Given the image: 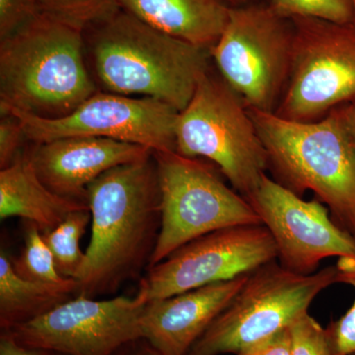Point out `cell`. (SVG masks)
<instances>
[{
    "instance_id": "obj_23",
    "label": "cell",
    "mask_w": 355,
    "mask_h": 355,
    "mask_svg": "<svg viewBox=\"0 0 355 355\" xmlns=\"http://www.w3.org/2000/svg\"><path fill=\"white\" fill-rule=\"evenodd\" d=\"M291 355H334L328 330L309 313L289 328Z\"/></svg>"
},
{
    "instance_id": "obj_30",
    "label": "cell",
    "mask_w": 355,
    "mask_h": 355,
    "mask_svg": "<svg viewBox=\"0 0 355 355\" xmlns=\"http://www.w3.org/2000/svg\"><path fill=\"white\" fill-rule=\"evenodd\" d=\"M114 355H162L144 338L133 340L123 345Z\"/></svg>"
},
{
    "instance_id": "obj_18",
    "label": "cell",
    "mask_w": 355,
    "mask_h": 355,
    "mask_svg": "<svg viewBox=\"0 0 355 355\" xmlns=\"http://www.w3.org/2000/svg\"><path fill=\"white\" fill-rule=\"evenodd\" d=\"M78 282L67 279L60 284L30 282L14 270L11 258L0 254V328L12 330L72 298Z\"/></svg>"
},
{
    "instance_id": "obj_24",
    "label": "cell",
    "mask_w": 355,
    "mask_h": 355,
    "mask_svg": "<svg viewBox=\"0 0 355 355\" xmlns=\"http://www.w3.org/2000/svg\"><path fill=\"white\" fill-rule=\"evenodd\" d=\"M338 284H345L355 289V270L340 272ZM330 336L334 355L355 354V299L349 310L340 319L327 328Z\"/></svg>"
},
{
    "instance_id": "obj_2",
    "label": "cell",
    "mask_w": 355,
    "mask_h": 355,
    "mask_svg": "<svg viewBox=\"0 0 355 355\" xmlns=\"http://www.w3.org/2000/svg\"><path fill=\"white\" fill-rule=\"evenodd\" d=\"M83 36L98 90L151 98L179 113L212 67L207 49L153 29L121 8L86 26Z\"/></svg>"
},
{
    "instance_id": "obj_29",
    "label": "cell",
    "mask_w": 355,
    "mask_h": 355,
    "mask_svg": "<svg viewBox=\"0 0 355 355\" xmlns=\"http://www.w3.org/2000/svg\"><path fill=\"white\" fill-rule=\"evenodd\" d=\"M343 125L355 150V96L349 102L338 106Z\"/></svg>"
},
{
    "instance_id": "obj_8",
    "label": "cell",
    "mask_w": 355,
    "mask_h": 355,
    "mask_svg": "<svg viewBox=\"0 0 355 355\" xmlns=\"http://www.w3.org/2000/svg\"><path fill=\"white\" fill-rule=\"evenodd\" d=\"M161 193V229L149 268L187 243L219 229L259 225L246 198L202 158L153 151ZM147 268V270H148Z\"/></svg>"
},
{
    "instance_id": "obj_22",
    "label": "cell",
    "mask_w": 355,
    "mask_h": 355,
    "mask_svg": "<svg viewBox=\"0 0 355 355\" xmlns=\"http://www.w3.org/2000/svg\"><path fill=\"white\" fill-rule=\"evenodd\" d=\"M40 12L85 28L118 10V0H38Z\"/></svg>"
},
{
    "instance_id": "obj_7",
    "label": "cell",
    "mask_w": 355,
    "mask_h": 355,
    "mask_svg": "<svg viewBox=\"0 0 355 355\" xmlns=\"http://www.w3.org/2000/svg\"><path fill=\"white\" fill-rule=\"evenodd\" d=\"M294 27L268 2L231 7L210 50L221 78L248 109L275 114L291 76Z\"/></svg>"
},
{
    "instance_id": "obj_12",
    "label": "cell",
    "mask_w": 355,
    "mask_h": 355,
    "mask_svg": "<svg viewBox=\"0 0 355 355\" xmlns=\"http://www.w3.org/2000/svg\"><path fill=\"white\" fill-rule=\"evenodd\" d=\"M277 260V246L263 224L232 226L180 247L149 268L139 287L150 302L250 275Z\"/></svg>"
},
{
    "instance_id": "obj_5",
    "label": "cell",
    "mask_w": 355,
    "mask_h": 355,
    "mask_svg": "<svg viewBox=\"0 0 355 355\" xmlns=\"http://www.w3.org/2000/svg\"><path fill=\"white\" fill-rule=\"evenodd\" d=\"M176 153L211 161L232 189L246 198L268 171V158L240 96L211 69L178 114Z\"/></svg>"
},
{
    "instance_id": "obj_28",
    "label": "cell",
    "mask_w": 355,
    "mask_h": 355,
    "mask_svg": "<svg viewBox=\"0 0 355 355\" xmlns=\"http://www.w3.org/2000/svg\"><path fill=\"white\" fill-rule=\"evenodd\" d=\"M49 350L33 349L20 345L8 331H1L0 355H53Z\"/></svg>"
},
{
    "instance_id": "obj_19",
    "label": "cell",
    "mask_w": 355,
    "mask_h": 355,
    "mask_svg": "<svg viewBox=\"0 0 355 355\" xmlns=\"http://www.w3.org/2000/svg\"><path fill=\"white\" fill-rule=\"evenodd\" d=\"M90 220V209L76 210L57 228L43 234L57 270L64 277L76 279L83 268L85 253L81 251L79 243Z\"/></svg>"
},
{
    "instance_id": "obj_27",
    "label": "cell",
    "mask_w": 355,
    "mask_h": 355,
    "mask_svg": "<svg viewBox=\"0 0 355 355\" xmlns=\"http://www.w3.org/2000/svg\"><path fill=\"white\" fill-rule=\"evenodd\" d=\"M237 355H291L289 329L270 336Z\"/></svg>"
},
{
    "instance_id": "obj_11",
    "label": "cell",
    "mask_w": 355,
    "mask_h": 355,
    "mask_svg": "<svg viewBox=\"0 0 355 355\" xmlns=\"http://www.w3.org/2000/svg\"><path fill=\"white\" fill-rule=\"evenodd\" d=\"M17 116L30 142L64 137H100L128 142L153 151H176L175 130L179 112L151 98L98 91L60 119H43L0 108Z\"/></svg>"
},
{
    "instance_id": "obj_4",
    "label": "cell",
    "mask_w": 355,
    "mask_h": 355,
    "mask_svg": "<svg viewBox=\"0 0 355 355\" xmlns=\"http://www.w3.org/2000/svg\"><path fill=\"white\" fill-rule=\"evenodd\" d=\"M248 110L266 147L273 180L300 197L313 191L334 220L355 238V150L338 107L313 123Z\"/></svg>"
},
{
    "instance_id": "obj_25",
    "label": "cell",
    "mask_w": 355,
    "mask_h": 355,
    "mask_svg": "<svg viewBox=\"0 0 355 355\" xmlns=\"http://www.w3.org/2000/svg\"><path fill=\"white\" fill-rule=\"evenodd\" d=\"M29 141L17 116L0 112V168L8 167L22 154L23 144Z\"/></svg>"
},
{
    "instance_id": "obj_13",
    "label": "cell",
    "mask_w": 355,
    "mask_h": 355,
    "mask_svg": "<svg viewBox=\"0 0 355 355\" xmlns=\"http://www.w3.org/2000/svg\"><path fill=\"white\" fill-rule=\"evenodd\" d=\"M245 198L270 231L286 270L309 275L330 257L355 261V238L317 198L303 200L266 174Z\"/></svg>"
},
{
    "instance_id": "obj_6",
    "label": "cell",
    "mask_w": 355,
    "mask_h": 355,
    "mask_svg": "<svg viewBox=\"0 0 355 355\" xmlns=\"http://www.w3.org/2000/svg\"><path fill=\"white\" fill-rule=\"evenodd\" d=\"M338 284V268L327 266L309 275L286 270L277 261L249 277L227 307L186 355L239 354L307 314L324 289Z\"/></svg>"
},
{
    "instance_id": "obj_17",
    "label": "cell",
    "mask_w": 355,
    "mask_h": 355,
    "mask_svg": "<svg viewBox=\"0 0 355 355\" xmlns=\"http://www.w3.org/2000/svg\"><path fill=\"white\" fill-rule=\"evenodd\" d=\"M89 209L88 203L53 193L41 181L26 150L0 170V218L20 217L46 233L57 228L71 212Z\"/></svg>"
},
{
    "instance_id": "obj_10",
    "label": "cell",
    "mask_w": 355,
    "mask_h": 355,
    "mask_svg": "<svg viewBox=\"0 0 355 355\" xmlns=\"http://www.w3.org/2000/svg\"><path fill=\"white\" fill-rule=\"evenodd\" d=\"M148 304L139 287L135 297L97 300L77 294L10 333L20 345L64 355H114L142 338L141 319Z\"/></svg>"
},
{
    "instance_id": "obj_31",
    "label": "cell",
    "mask_w": 355,
    "mask_h": 355,
    "mask_svg": "<svg viewBox=\"0 0 355 355\" xmlns=\"http://www.w3.org/2000/svg\"><path fill=\"white\" fill-rule=\"evenodd\" d=\"M230 7H239L249 6V4L260 3V2H268V0H224Z\"/></svg>"
},
{
    "instance_id": "obj_1",
    "label": "cell",
    "mask_w": 355,
    "mask_h": 355,
    "mask_svg": "<svg viewBox=\"0 0 355 355\" xmlns=\"http://www.w3.org/2000/svg\"><path fill=\"white\" fill-rule=\"evenodd\" d=\"M92 235L77 294L116 293L148 268L161 229V193L153 153L113 168L88 187Z\"/></svg>"
},
{
    "instance_id": "obj_26",
    "label": "cell",
    "mask_w": 355,
    "mask_h": 355,
    "mask_svg": "<svg viewBox=\"0 0 355 355\" xmlns=\"http://www.w3.org/2000/svg\"><path fill=\"white\" fill-rule=\"evenodd\" d=\"M38 13V0H0V40L17 31Z\"/></svg>"
},
{
    "instance_id": "obj_15",
    "label": "cell",
    "mask_w": 355,
    "mask_h": 355,
    "mask_svg": "<svg viewBox=\"0 0 355 355\" xmlns=\"http://www.w3.org/2000/svg\"><path fill=\"white\" fill-rule=\"evenodd\" d=\"M250 275L150 301L142 338L162 355H186L235 297Z\"/></svg>"
},
{
    "instance_id": "obj_3",
    "label": "cell",
    "mask_w": 355,
    "mask_h": 355,
    "mask_svg": "<svg viewBox=\"0 0 355 355\" xmlns=\"http://www.w3.org/2000/svg\"><path fill=\"white\" fill-rule=\"evenodd\" d=\"M83 31L80 26L40 12L0 40V108L53 120L97 93Z\"/></svg>"
},
{
    "instance_id": "obj_20",
    "label": "cell",
    "mask_w": 355,
    "mask_h": 355,
    "mask_svg": "<svg viewBox=\"0 0 355 355\" xmlns=\"http://www.w3.org/2000/svg\"><path fill=\"white\" fill-rule=\"evenodd\" d=\"M14 270L30 282L60 284L67 279L55 266L50 248L36 224L25 221L24 247L18 258H11Z\"/></svg>"
},
{
    "instance_id": "obj_16",
    "label": "cell",
    "mask_w": 355,
    "mask_h": 355,
    "mask_svg": "<svg viewBox=\"0 0 355 355\" xmlns=\"http://www.w3.org/2000/svg\"><path fill=\"white\" fill-rule=\"evenodd\" d=\"M121 10L153 29L211 50L228 22L224 0H118Z\"/></svg>"
},
{
    "instance_id": "obj_9",
    "label": "cell",
    "mask_w": 355,
    "mask_h": 355,
    "mask_svg": "<svg viewBox=\"0 0 355 355\" xmlns=\"http://www.w3.org/2000/svg\"><path fill=\"white\" fill-rule=\"evenodd\" d=\"M291 76L275 114L313 123L355 96V24L291 18Z\"/></svg>"
},
{
    "instance_id": "obj_33",
    "label": "cell",
    "mask_w": 355,
    "mask_h": 355,
    "mask_svg": "<svg viewBox=\"0 0 355 355\" xmlns=\"http://www.w3.org/2000/svg\"><path fill=\"white\" fill-rule=\"evenodd\" d=\"M53 355H64V354H53Z\"/></svg>"
},
{
    "instance_id": "obj_21",
    "label": "cell",
    "mask_w": 355,
    "mask_h": 355,
    "mask_svg": "<svg viewBox=\"0 0 355 355\" xmlns=\"http://www.w3.org/2000/svg\"><path fill=\"white\" fill-rule=\"evenodd\" d=\"M275 12L282 17H311L336 24H354L352 0H268Z\"/></svg>"
},
{
    "instance_id": "obj_34",
    "label": "cell",
    "mask_w": 355,
    "mask_h": 355,
    "mask_svg": "<svg viewBox=\"0 0 355 355\" xmlns=\"http://www.w3.org/2000/svg\"><path fill=\"white\" fill-rule=\"evenodd\" d=\"M352 355H355V354H352Z\"/></svg>"
},
{
    "instance_id": "obj_32",
    "label": "cell",
    "mask_w": 355,
    "mask_h": 355,
    "mask_svg": "<svg viewBox=\"0 0 355 355\" xmlns=\"http://www.w3.org/2000/svg\"><path fill=\"white\" fill-rule=\"evenodd\" d=\"M352 2H354V9H355V0H352ZM354 24H355V21H354Z\"/></svg>"
},
{
    "instance_id": "obj_14",
    "label": "cell",
    "mask_w": 355,
    "mask_h": 355,
    "mask_svg": "<svg viewBox=\"0 0 355 355\" xmlns=\"http://www.w3.org/2000/svg\"><path fill=\"white\" fill-rule=\"evenodd\" d=\"M25 149L41 181L62 197L88 203L95 180L118 167L150 157L146 147L100 137H64Z\"/></svg>"
}]
</instances>
